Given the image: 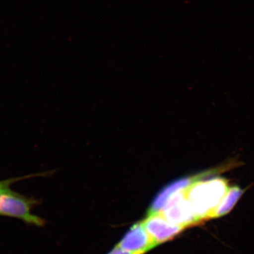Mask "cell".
<instances>
[{
	"instance_id": "1",
	"label": "cell",
	"mask_w": 254,
	"mask_h": 254,
	"mask_svg": "<svg viewBox=\"0 0 254 254\" xmlns=\"http://www.w3.org/2000/svg\"><path fill=\"white\" fill-rule=\"evenodd\" d=\"M195 180L185 190V194L198 222L211 218L230 187L225 179L213 177Z\"/></svg>"
},
{
	"instance_id": "2",
	"label": "cell",
	"mask_w": 254,
	"mask_h": 254,
	"mask_svg": "<svg viewBox=\"0 0 254 254\" xmlns=\"http://www.w3.org/2000/svg\"><path fill=\"white\" fill-rule=\"evenodd\" d=\"M36 200L15 192L9 187L0 190V215L19 219L31 225L41 226L43 219L32 213Z\"/></svg>"
},
{
	"instance_id": "3",
	"label": "cell",
	"mask_w": 254,
	"mask_h": 254,
	"mask_svg": "<svg viewBox=\"0 0 254 254\" xmlns=\"http://www.w3.org/2000/svg\"><path fill=\"white\" fill-rule=\"evenodd\" d=\"M159 213L168 221L184 228L198 223L187 199L185 190L174 195Z\"/></svg>"
},
{
	"instance_id": "4",
	"label": "cell",
	"mask_w": 254,
	"mask_h": 254,
	"mask_svg": "<svg viewBox=\"0 0 254 254\" xmlns=\"http://www.w3.org/2000/svg\"><path fill=\"white\" fill-rule=\"evenodd\" d=\"M141 222L157 246L173 240L185 229L168 221L159 213L149 214Z\"/></svg>"
},
{
	"instance_id": "5",
	"label": "cell",
	"mask_w": 254,
	"mask_h": 254,
	"mask_svg": "<svg viewBox=\"0 0 254 254\" xmlns=\"http://www.w3.org/2000/svg\"><path fill=\"white\" fill-rule=\"evenodd\" d=\"M117 247L133 254H144L157 245L139 222L128 230Z\"/></svg>"
},
{
	"instance_id": "6",
	"label": "cell",
	"mask_w": 254,
	"mask_h": 254,
	"mask_svg": "<svg viewBox=\"0 0 254 254\" xmlns=\"http://www.w3.org/2000/svg\"><path fill=\"white\" fill-rule=\"evenodd\" d=\"M208 171H206L195 176L184 177L169 184L155 197L148 209V215L160 213L174 195L182 190H186L187 187H190L195 180L208 177Z\"/></svg>"
},
{
	"instance_id": "7",
	"label": "cell",
	"mask_w": 254,
	"mask_h": 254,
	"mask_svg": "<svg viewBox=\"0 0 254 254\" xmlns=\"http://www.w3.org/2000/svg\"><path fill=\"white\" fill-rule=\"evenodd\" d=\"M243 193L244 190L240 187L235 186L229 188L226 194L219 203L218 207L214 210L211 218H219L230 213Z\"/></svg>"
},
{
	"instance_id": "8",
	"label": "cell",
	"mask_w": 254,
	"mask_h": 254,
	"mask_svg": "<svg viewBox=\"0 0 254 254\" xmlns=\"http://www.w3.org/2000/svg\"><path fill=\"white\" fill-rule=\"evenodd\" d=\"M28 177H19V178L9 179V180H4V181H0V190L5 188V187H9L15 182L22 180L23 179L28 178Z\"/></svg>"
},
{
	"instance_id": "9",
	"label": "cell",
	"mask_w": 254,
	"mask_h": 254,
	"mask_svg": "<svg viewBox=\"0 0 254 254\" xmlns=\"http://www.w3.org/2000/svg\"><path fill=\"white\" fill-rule=\"evenodd\" d=\"M108 254H133L131 253V252H127V251H125L120 249V247H115V248L113 249V250L110 251L109 253Z\"/></svg>"
}]
</instances>
